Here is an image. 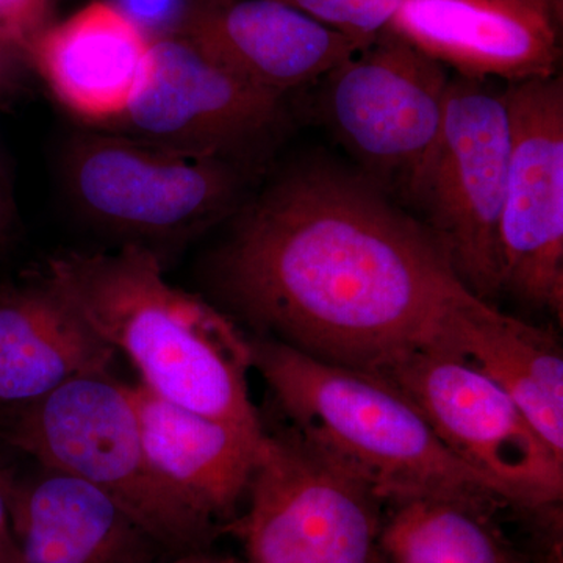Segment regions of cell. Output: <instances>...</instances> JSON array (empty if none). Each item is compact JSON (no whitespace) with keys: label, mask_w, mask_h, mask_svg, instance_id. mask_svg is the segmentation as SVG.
Instances as JSON below:
<instances>
[{"label":"cell","mask_w":563,"mask_h":563,"mask_svg":"<svg viewBox=\"0 0 563 563\" xmlns=\"http://www.w3.org/2000/svg\"><path fill=\"white\" fill-rule=\"evenodd\" d=\"M236 211L213 290L254 335L318 361L380 376L473 295L428 225L357 169L298 163Z\"/></svg>","instance_id":"6da1fadb"},{"label":"cell","mask_w":563,"mask_h":563,"mask_svg":"<svg viewBox=\"0 0 563 563\" xmlns=\"http://www.w3.org/2000/svg\"><path fill=\"white\" fill-rule=\"evenodd\" d=\"M47 280L92 331L121 352L140 384L191 412L263 431L252 402L250 336L228 314L169 284L157 252H66Z\"/></svg>","instance_id":"7a4b0ae2"},{"label":"cell","mask_w":563,"mask_h":563,"mask_svg":"<svg viewBox=\"0 0 563 563\" xmlns=\"http://www.w3.org/2000/svg\"><path fill=\"white\" fill-rule=\"evenodd\" d=\"M252 369L288 428L365 481L383 503L451 496L510 507L501 488L455 457L401 393L372 374L250 336Z\"/></svg>","instance_id":"3957f363"},{"label":"cell","mask_w":563,"mask_h":563,"mask_svg":"<svg viewBox=\"0 0 563 563\" xmlns=\"http://www.w3.org/2000/svg\"><path fill=\"white\" fill-rule=\"evenodd\" d=\"M7 440L46 468L110 496L165 553H202L220 526L181 501L152 470L129 384L84 374L35 401L13 406Z\"/></svg>","instance_id":"277c9868"},{"label":"cell","mask_w":563,"mask_h":563,"mask_svg":"<svg viewBox=\"0 0 563 563\" xmlns=\"http://www.w3.org/2000/svg\"><path fill=\"white\" fill-rule=\"evenodd\" d=\"M251 169L91 129L69 141L66 187L77 209L128 243L177 242L242 207Z\"/></svg>","instance_id":"5b68a950"},{"label":"cell","mask_w":563,"mask_h":563,"mask_svg":"<svg viewBox=\"0 0 563 563\" xmlns=\"http://www.w3.org/2000/svg\"><path fill=\"white\" fill-rule=\"evenodd\" d=\"M450 70L385 29L313 85V110L357 172L401 202L435 146Z\"/></svg>","instance_id":"8992f818"},{"label":"cell","mask_w":563,"mask_h":563,"mask_svg":"<svg viewBox=\"0 0 563 563\" xmlns=\"http://www.w3.org/2000/svg\"><path fill=\"white\" fill-rule=\"evenodd\" d=\"M246 510L224 529L250 563H376L383 499L290 428L263 435Z\"/></svg>","instance_id":"52a82bcc"},{"label":"cell","mask_w":563,"mask_h":563,"mask_svg":"<svg viewBox=\"0 0 563 563\" xmlns=\"http://www.w3.org/2000/svg\"><path fill=\"white\" fill-rule=\"evenodd\" d=\"M509 152L504 90L451 76L439 139L407 206L421 214L459 279L483 301L501 292L499 229Z\"/></svg>","instance_id":"ba28073f"},{"label":"cell","mask_w":563,"mask_h":563,"mask_svg":"<svg viewBox=\"0 0 563 563\" xmlns=\"http://www.w3.org/2000/svg\"><path fill=\"white\" fill-rule=\"evenodd\" d=\"M374 377L401 393L444 446L512 506L539 510L562 501L563 459L514 399L461 355L429 344Z\"/></svg>","instance_id":"9c48e42d"},{"label":"cell","mask_w":563,"mask_h":563,"mask_svg":"<svg viewBox=\"0 0 563 563\" xmlns=\"http://www.w3.org/2000/svg\"><path fill=\"white\" fill-rule=\"evenodd\" d=\"M291 124L287 99L240 80L172 31L152 33L150 76L98 131L254 169Z\"/></svg>","instance_id":"30bf717a"},{"label":"cell","mask_w":563,"mask_h":563,"mask_svg":"<svg viewBox=\"0 0 563 563\" xmlns=\"http://www.w3.org/2000/svg\"><path fill=\"white\" fill-rule=\"evenodd\" d=\"M510 122L499 229L501 291L563 317V81L507 84Z\"/></svg>","instance_id":"8fae6325"},{"label":"cell","mask_w":563,"mask_h":563,"mask_svg":"<svg viewBox=\"0 0 563 563\" xmlns=\"http://www.w3.org/2000/svg\"><path fill=\"white\" fill-rule=\"evenodd\" d=\"M166 31L282 99L313 87L368 46L277 0H185Z\"/></svg>","instance_id":"7c38bea8"},{"label":"cell","mask_w":563,"mask_h":563,"mask_svg":"<svg viewBox=\"0 0 563 563\" xmlns=\"http://www.w3.org/2000/svg\"><path fill=\"white\" fill-rule=\"evenodd\" d=\"M63 109L91 129L120 118L150 76L152 33L117 0L52 21L25 52Z\"/></svg>","instance_id":"4fadbf2b"},{"label":"cell","mask_w":563,"mask_h":563,"mask_svg":"<svg viewBox=\"0 0 563 563\" xmlns=\"http://www.w3.org/2000/svg\"><path fill=\"white\" fill-rule=\"evenodd\" d=\"M387 29L465 79H550L561 31L509 0H401Z\"/></svg>","instance_id":"5bb4252c"},{"label":"cell","mask_w":563,"mask_h":563,"mask_svg":"<svg viewBox=\"0 0 563 563\" xmlns=\"http://www.w3.org/2000/svg\"><path fill=\"white\" fill-rule=\"evenodd\" d=\"M129 393L152 470L195 512L224 529L246 501L265 429L191 412L140 383L129 384Z\"/></svg>","instance_id":"9a60e30c"},{"label":"cell","mask_w":563,"mask_h":563,"mask_svg":"<svg viewBox=\"0 0 563 563\" xmlns=\"http://www.w3.org/2000/svg\"><path fill=\"white\" fill-rule=\"evenodd\" d=\"M11 523L20 563H150L172 558L110 496L41 466L13 479Z\"/></svg>","instance_id":"2e32d148"},{"label":"cell","mask_w":563,"mask_h":563,"mask_svg":"<svg viewBox=\"0 0 563 563\" xmlns=\"http://www.w3.org/2000/svg\"><path fill=\"white\" fill-rule=\"evenodd\" d=\"M114 357L46 277L0 287V402L35 401L74 377L110 372Z\"/></svg>","instance_id":"e0dca14e"},{"label":"cell","mask_w":563,"mask_h":563,"mask_svg":"<svg viewBox=\"0 0 563 563\" xmlns=\"http://www.w3.org/2000/svg\"><path fill=\"white\" fill-rule=\"evenodd\" d=\"M432 344L490 377L563 459V354L553 333L470 295L448 310Z\"/></svg>","instance_id":"ac0fdd59"},{"label":"cell","mask_w":563,"mask_h":563,"mask_svg":"<svg viewBox=\"0 0 563 563\" xmlns=\"http://www.w3.org/2000/svg\"><path fill=\"white\" fill-rule=\"evenodd\" d=\"M388 504L376 563H528L488 504L451 496Z\"/></svg>","instance_id":"d6986e66"},{"label":"cell","mask_w":563,"mask_h":563,"mask_svg":"<svg viewBox=\"0 0 563 563\" xmlns=\"http://www.w3.org/2000/svg\"><path fill=\"white\" fill-rule=\"evenodd\" d=\"M363 44L390 25L401 0H277Z\"/></svg>","instance_id":"ffe728a7"},{"label":"cell","mask_w":563,"mask_h":563,"mask_svg":"<svg viewBox=\"0 0 563 563\" xmlns=\"http://www.w3.org/2000/svg\"><path fill=\"white\" fill-rule=\"evenodd\" d=\"M57 0H0V33L27 52L32 41L52 22Z\"/></svg>","instance_id":"44dd1931"},{"label":"cell","mask_w":563,"mask_h":563,"mask_svg":"<svg viewBox=\"0 0 563 563\" xmlns=\"http://www.w3.org/2000/svg\"><path fill=\"white\" fill-rule=\"evenodd\" d=\"M27 69L24 52L0 33V109H9L20 98Z\"/></svg>","instance_id":"7402d4cb"},{"label":"cell","mask_w":563,"mask_h":563,"mask_svg":"<svg viewBox=\"0 0 563 563\" xmlns=\"http://www.w3.org/2000/svg\"><path fill=\"white\" fill-rule=\"evenodd\" d=\"M11 485L13 477L0 470V563H20V551L11 523Z\"/></svg>","instance_id":"603a6c76"},{"label":"cell","mask_w":563,"mask_h":563,"mask_svg":"<svg viewBox=\"0 0 563 563\" xmlns=\"http://www.w3.org/2000/svg\"><path fill=\"white\" fill-rule=\"evenodd\" d=\"M509 2L523 5L526 9L542 14L548 21L553 22L561 31L563 24V0H509Z\"/></svg>","instance_id":"cb8c5ba5"},{"label":"cell","mask_w":563,"mask_h":563,"mask_svg":"<svg viewBox=\"0 0 563 563\" xmlns=\"http://www.w3.org/2000/svg\"><path fill=\"white\" fill-rule=\"evenodd\" d=\"M13 202H11L9 188L0 173V246L10 236L11 228H13Z\"/></svg>","instance_id":"d4e9b609"},{"label":"cell","mask_w":563,"mask_h":563,"mask_svg":"<svg viewBox=\"0 0 563 563\" xmlns=\"http://www.w3.org/2000/svg\"><path fill=\"white\" fill-rule=\"evenodd\" d=\"M206 551H202V553L177 555V558L162 559V561L150 563H203L206 562Z\"/></svg>","instance_id":"484cf974"},{"label":"cell","mask_w":563,"mask_h":563,"mask_svg":"<svg viewBox=\"0 0 563 563\" xmlns=\"http://www.w3.org/2000/svg\"><path fill=\"white\" fill-rule=\"evenodd\" d=\"M166 2V0H125V3H121L125 10L131 9L132 5L141 7V5H157V3ZM120 3V2H118Z\"/></svg>","instance_id":"4316f807"},{"label":"cell","mask_w":563,"mask_h":563,"mask_svg":"<svg viewBox=\"0 0 563 563\" xmlns=\"http://www.w3.org/2000/svg\"><path fill=\"white\" fill-rule=\"evenodd\" d=\"M203 563H250V562H240L235 561V559H222V558H213V555H206V562Z\"/></svg>","instance_id":"83f0119b"}]
</instances>
